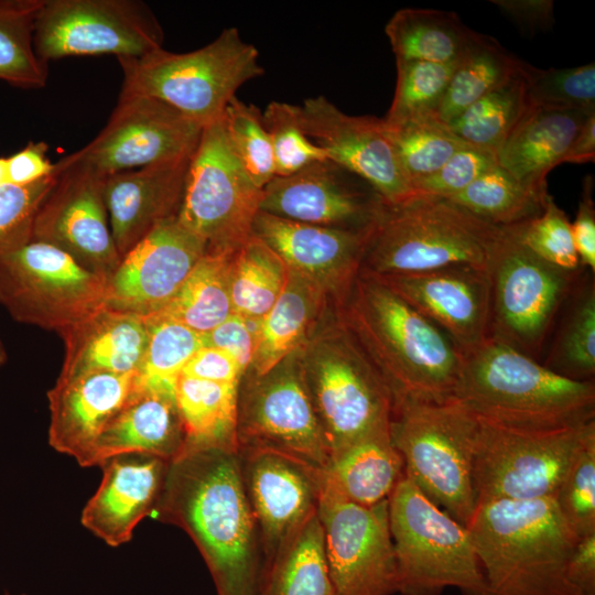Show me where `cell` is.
<instances>
[{
    "label": "cell",
    "mask_w": 595,
    "mask_h": 595,
    "mask_svg": "<svg viewBox=\"0 0 595 595\" xmlns=\"http://www.w3.org/2000/svg\"><path fill=\"white\" fill-rule=\"evenodd\" d=\"M298 351L331 456L390 425L391 390L334 304Z\"/></svg>",
    "instance_id": "5b68a950"
},
{
    "label": "cell",
    "mask_w": 595,
    "mask_h": 595,
    "mask_svg": "<svg viewBox=\"0 0 595 595\" xmlns=\"http://www.w3.org/2000/svg\"><path fill=\"white\" fill-rule=\"evenodd\" d=\"M504 228L540 259L565 270L580 269L571 223L552 196L540 215Z\"/></svg>",
    "instance_id": "681fc988"
},
{
    "label": "cell",
    "mask_w": 595,
    "mask_h": 595,
    "mask_svg": "<svg viewBox=\"0 0 595 595\" xmlns=\"http://www.w3.org/2000/svg\"><path fill=\"white\" fill-rule=\"evenodd\" d=\"M553 500L577 539L595 534V426L583 439Z\"/></svg>",
    "instance_id": "7dc6e473"
},
{
    "label": "cell",
    "mask_w": 595,
    "mask_h": 595,
    "mask_svg": "<svg viewBox=\"0 0 595 595\" xmlns=\"http://www.w3.org/2000/svg\"><path fill=\"white\" fill-rule=\"evenodd\" d=\"M206 250L177 215L161 221L106 280L104 305L141 317L162 312Z\"/></svg>",
    "instance_id": "ffe728a7"
},
{
    "label": "cell",
    "mask_w": 595,
    "mask_h": 595,
    "mask_svg": "<svg viewBox=\"0 0 595 595\" xmlns=\"http://www.w3.org/2000/svg\"><path fill=\"white\" fill-rule=\"evenodd\" d=\"M169 465L136 453L104 461L101 482L82 511L84 528L109 547L129 542L139 522L153 513Z\"/></svg>",
    "instance_id": "484cf974"
},
{
    "label": "cell",
    "mask_w": 595,
    "mask_h": 595,
    "mask_svg": "<svg viewBox=\"0 0 595 595\" xmlns=\"http://www.w3.org/2000/svg\"><path fill=\"white\" fill-rule=\"evenodd\" d=\"M262 121L271 140L275 176L291 175L327 159L326 152L302 130L295 105L271 101L262 111Z\"/></svg>",
    "instance_id": "f907efd6"
},
{
    "label": "cell",
    "mask_w": 595,
    "mask_h": 595,
    "mask_svg": "<svg viewBox=\"0 0 595 595\" xmlns=\"http://www.w3.org/2000/svg\"><path fill=\"white\" fill-rule=\"evenodd\" d=\"M257 327L258 321L232 313L209 333L202 335L203 344L229 354L245 375L253 359Z\"/></svg>",
    "instance_id": "db71d44e"
},
{
    "label": "cell",
    "mask_w": 595,
    "mask_h": 595,
    "mask_svg": "<svg viewBox=\"0 0 595 595\" xmlns=\"http://www.w3.org/2000/svg\"><path fill=\"white\" fill-rule=\"evenodd\" d=\"M238 386L178 377L175 398L186 435L183 452L199 448L238 451Z\"/></svg>",
    "instance_id": "d6a6232c"
},
{
    "label": "cell",
    "mask_w": 595,
    "mask_h": 595,
    "mask_svg": "<svg viewBox=\"0 0 595 595\" xmlns=\"http://www.w3.org/2000/svg\"><path fill=\"white\" fill-rule=\"evenodd\" d=\"M497 164L496 154L467 145L457 151L439 171L413 184L415 195L448 199Z\"/></svg>",
    "instance_id": "f5cc1de1"
},
{
    "label": "cell",
    "mask_w": 595,
    "mask_h": 595,
    "mask_svg": "<svg viewBox=\"0 0 595 595\" xmlns=\"http://www.w3.org/2000/svg\"><path fill=\"white\" fill-rule=\"evenodd\" d=\"M57 180V171L32 183L0 188V255L32 240L35 215Z\"/></svg>",
    "instance_id": "816d5d0a"
},
{
    "label": "cell",
    "mask_w": 595,
    "mask_h": 595,
    "mask_svg": "<svg viewBox=\"0 0 595 595\" xmlns=\"http://www.w3.org/2000/svg\"><path fill=\"white\" fill-rule=\"evenodd\" d=\"M594 426L592 421L572 429L531 432L478 418L473 465L477 502L553 498Z\"/></svg>",
    "instance_id": "5bb4252c"
},
{
    "label": "cell",
    "mask_w": 595,
    "mask_h": 595,
    "mask_svg": "<svg viewBox=\"0 0 595 595\" xmlns=\"http://www.w3.org/2000/svg\"><path fill=\"white\" fill-rule=\"evenodd\" d=\"M55 167L57 180L35 215L32 240L61 249L107 280L121 256L109 226L106 175L68 155Z\"/></svg>",
    "instance_id": "ac0fdd59"
},
{
    "label": "cell",
    "mask_w": 595,
    "mask_h": 595,
    "mask_svg": "<svg viewBox=\"0 0 595 595\" xmlns=\"http://www.w3.org/2000/svg\"><path fill=\"white\" fill-rule=\"evenodd\" d=\"M522 73L531 106L595 111L594 63L540 69L523 62Z\"/></svg>",
    "instance_id": "c3c4849f"
},
{
    "label": "cell",
    "mask_w": 595,
    "mask_h": 595,
    "mask_svg": "<svg viewBox=\"0 0 595 595\" xmlns=\"http://www.w3.org/2000/svg\"><path fill=\"white\" fill-rule=\"evenodd\" d=\"M257 595H335L317 513L263 567Z\"/></svg>",
    "instance_id": "e575fe53"
},
{
    "label": "cell",
    "mask_w": 595,
    "mask_h": 595,
    "mask_svg": "<svg viewBox=\"0 0 595 595\" xmlns=\"http://www.w3.org/2000/svg\"><path fill=\"white\" fill-rule=\"evenodd\" d=\"M386 126L412 188L415 182L439 171L457 151L470 145L436 117Z\"/></svg>",
    "instance_id": "ee69618b"
},
{
    "label": "cell",
    "mask_w": 595,
    "mask_h": 595,
    "mask_svg": "<svg viewBox=\"0 0 595 595\" xmlns=\"http://www.w3.org/2000/svg\"><path fill=\"white\" fill-rule=\"evenodd\" d=\"M499 230L445 198L415 195L397 205L385 202L368 229L360 271L387 275L462 264L487 269Z\"/></svg>",
    "instance_id": "8992f818"
},
{
    "label": "cell",
    "mask_w": 595,
    "mask_h": 595,
    "mask_svg": "<svg viewBox=\"0 0 595 595\" xmlns=\"http://www.w3.org/2000/svg\"><path fill=\"white\" fill-rule=\"evenodd\" d=\"M595 158V112L591 113L563 158L567 163L594 162Z\"/></svg>",
    "instance_id": "94428289"
},
{
    "label": "cell",
    "mask_w": 595,
    "mask_h": 595,
    "mask_svg": "<svg viewBox=\"0 0 595 595\" xmlns=\"http://www.w3.org/2000/svg\"><path fill=\"white\" fill-rule=\"evenodd\" d=\"M521 63L495 39L476 32L455 65L436 118L445 125L450 123L472 104L517 73Z\"/></svg>",
    "instance_id": "8d00e7d4"
},
{
    "label": "cell",
    "mask_w": 595,
    "mask_h": 595,
    "mask_svg": "<svg viewBox=\"0 0 595 595\" xmlns=\"http://www.w3.org/2000/svg\"><path fill=\"white\" fill-rule=\"evenodd\" d=\"M569 312L543 364L577 381H594L595 288L593 280L576 286Z\"/></svg>",
    "instance_id": "7bdbcfd3"
},
{
    "label": "cell",
    "mask_w": 595,
    "mask_h": 595,
    "mask_svg": "<svg viewBox=\"0 0 595 595\" xmlns=\"http://www.w3.org/2000/svg\"><path fill=\"white\" fill-rule=\"evenodd\" d=\"M376 277L445 333L461 354L489 336L488 269L462 264Z\"/></svg>",
    "instance_id": "603a6c76"
},
{
    "label": "cell",
    "mask_w": 595,
    "mask_h": 595,
    "mask_svg": "<svg viewBox=\"0 0 595 595\" xmlns=\"http://www.w3.org/2000/svg\"><path fill=\"white\" fill-rule=\"evenodd\" d=\"M8 360V353L3 342L0 338V368H2Z\"/></svg>",
    "instance_id": "be15d7a7"
},
{
    "label": "cell",
    "mask_w": 595,
    "mask_h": 595,
    "mask_svg": "<svg viewBox=\"0 0 595 595\" xmlns=\"http://www.w3.org/2000/svg\"><path fill=\"white\" fill-rule=\"evenodd\" d=\"M456 63L396 60V89L383 118L386 125L397 126L413 119L436 117Z\"/></svg>",
    "instance_id": "f6af8a7d"
},
{
    "label": "cell",
    "mask_w": 595,
    "mask_h": 595,
    "mask_svg": "<svg viewBox=\"0 0 595 595\" xmlns=\"http://www.w3.org/2000/svg\"><path fill=\"white\" fill-rule=\"evenodd\" d=\"M221 118L235 155L252 182L263 188L275 173L271 140L262 121V111L234 97Z\"/></svg>",
    "instance_id": "bcb514c9"
},
{
    "label": "cell",
    "mask_w": 595,
    "mask_h": 595,
    "mask_svg": "<svg viewBox=\"0 0 595 595\" xmlns=\"http://www.w3.org/2000/svg\"><path fill=\"white\" fill-rule=\"evenodd\" d=\"M336 307L390 388L393 403L454 399L463 363L461 351L379 278L359 271Z\"/></svg>",
    "instance_id": "7a4b0ae2"
},
{
    "label": "cell",
    "mask_w": 595,
    "mask_h": 595,
    "mask_svg": "<svg viewBox=\"0 0 595 595\" xmlns=\"http://www.w3.org/2000/svg\"><path fill=\"white\" fill-rule=\"evenodd\" d=\"M567 578L577 595H595V534L577 539L569 559Z\"/></svg>",
    "instance_id": "91938a15"
},
{
    "label": "cell",
    "mask_w": 595,
    "mask_h": 595,
    "mask_svg": "<svg viewBox=\"0 0 595 595\" xmlns=\"http://www.w3.org/2000/svg\"><path fill=\"white\" fill-rule=\"evenodd\" d=\"M147 344L134 385L175 392L191 357L204 346L203 336L164 313L144 317Z\"/></svg>",
    "instance_id": "60d3db41"
},
{
    "label": "cell",
    "mask_w": 595,
    "mask_h": 595,
    "mask_svg": "<svg viewBox=\"0 0 595 595\" xmlns=\"http://www.w3.org/2000/svg\"><path fill=\"white\" fill-rule=\"evenodd\" d=\"M522 63L517 73L447 123L459 139L497 155L530 106Z\"/></svg>",
    "instance_id": "ab89813d"
},
{
    "label": "cell",
    "mask_w": 595,
    "mask_h": 595,
    "mask_svg": "<svg viewBox=\"0 0 595 595\" xmlns=\"http://www.w3.org/2000/svg\"><path fill=\"white\" fill-rule=\"evenodd\" d=\"M487 269L489 337L537 359L556 314L576 286L580 269L570 271L540 259L505 228L490 248Z\"/></svg>",
    "instance_id": "30bf717a"
},
{
    "label": "cell",
    "mask_w": 595,
    "mask_h": 595,
    "mask_svg": "<svg viewBox=\"0 0 595 595\" xmlns=\"http://www.w3.org/2000/svg\"><path fill=\"white\" fill-rule=\"evenodd\" d=\"M261 198L262 188L230 148L223 118L206 125L190 160L180 221L206 251L235 253L252 235Z\"/></svg>",
    "instance_id": "8fae6325"
},
{
    "label": "cell",
    "mask_w": 595,
    "mask_h": 595,
    "mask_svg": "<svg viewBox=\"0 0 595 595\" xmlns=\"http://www.w3.org/2000/svg\"><path fill=\"white\" fill-rule=\"evenodd\" d=\"M163 41L155 15L136 0H43L33 33L46 64L78 55L141 57L162 48Z\"/></svg>",
    "instance_id": "9a60e30c"
},
{
    "label": "cell",
    "mask_w": 595,
    "mask_h": 595,
    "mask_svg": "<svg viewBox=\"0 0 595 595\" xmlns=\"http://www.w3.org/2000/svg\"><path fill=\"white\" fill-rule=\"evenodd\" d=\"M235 253L206 251L160 313L181 322L199 335L223 323L232 312L230 270Z\"/></svg>",
    "instance_id": "d590c367"
},
{
    "label": "cell",
    "mask_w": 595,
    "mask_h": 595,
    "mask_svg": "<svg viewBox=\"0 0 595 595\" xmlns=\"http://www.w3.org/2000/svg\"><path fill=\"white\" fill-rule=\"evenodd\" d=\"M238 450H268L324 469L331 451L306 388L299 351L238 386Z\"/></svg>",
    "instance_id": "4fadbf2b"
},
{
    "label": "cell",
    "mask_w": 595,
    "mask_h": 595,
    "mask_svg": "<svg viewBox=\"0 0 595 595\" xmlns=\"http://www.w3.org/2000/svg\"><path fill=\"white\" fill-rule=\"evenodd\" d=\"M58 335L65 345L60 376L137 374L147 344L144 317L106 305Z\"/></svg>",
    "instance_id": "f1b7e54d"
},
{
    "label": "cell",
    "mask_w": 595,
    "mask_h": 595,
    "mask_svg": "<svg viewBox=\"0 0 595 595\" xmlns=\"http://www.w3.org/2000/svg\"><path fill=\"white\" fill-rule=\"evenodd\" d=\"M47 144L30 142L7 159L8 183L24 186L41 181L55 171V163L46 158Z\"/></svg>",
    "instance_id": "6f0895ef"
},
{
    "label": "cell",
    "mask_w": 595,
    "mask_h": 595,
    "mask_svg": "<svg viewBox=\"0 0 595 595\" xmlns=\"http://www.w3.org/2000/svg\"><path fill=\"white\" fill-rule=\"evenodd\" d=\"M136 374L58 376L47 392L48 443L82 467H90L98 437L127 401Z\"/></svg>",
    "instance_id": "d4e9b609"
},
{
    "label": "cell",
    "mask_w": 595,
    "mask_h": 595,
    "mask_svg": "<svg viewBox=\"0 0 595 595\" xmlns=\"http://www.w3.org/2000/svg\"><path fill=\"white\" fill-rule=\"evenodd\" d=\"M593 177L584 178L578 209L573 224L572 236L580 264L595 271V204L593 199Z\"/></svg>",
    "instance_id": "9f6ffc18"
},
{
    "label": "cell",
    "mask_w": 595,
    "mask_h": 595,
    "mask_svg": "<svg viewBox=\"0 0 595 595\" xmlns=\"http://www.w3.org/2000/svg\"><path fill=\"white\" fill-rule=\"evenodd\" d=\"M331 304L316 284L289 269L284 291L258 321L256 350L247 371L264 374L296 351Z\"/></svg>",
    "instance_id": "1f68e13d"
},
{
    "label": "cell",
    "mask_w": 595,
    "mask_h": 595,
    "mask_svg": "<svg viewBox=\"0 0 595 595\" xmlns=\"http://www.w3.org/2000/svg\"><path fill=\"white\" fill-rule=\"evenodd\" d=\"M591 113L530 105L497 152V163L522 184L548 190L547 175L562 163Z\"/></svg>",
    "instance_id": "f546056e"
},
{
    "label": "cell",
    "mask_w": 595,
    "mask_h": 595,
    "mask_svg": "<svg viewBox=\"0 0 595 595\" xmlns=\"http://www.w3.org/2000/svg\"><path fill=\"white\" fill-rule=\"evenodd\" d=\"M368 229L317 226L260 210L252 235L272 248L290 270L316 284L337 306L360 271Z\"/></svg>",
    "instance_id": "cb8c5ba5"
},
{
    "label": "cell",
    "mask_w": 595,
    "mask_h": 595,
    "mask_svg": "<svg viewBox=\"0 0 595 595\" xmlns=\"http://www.w3.org/2000/svg\"><path fill=\"white\" fill-rule=\"evenodd\" d=\"M238 454L264 567L317 513L322 474L321 469L273 451L238 450Z\"/></svg>",
    "instance_id": "7402d4cb"
},
{
    "label": "cell",
    "mask_w": 595,
    "mask_h": 595,
    "mask_svg": "<svg viewBox=\"0 0 595 595\" xmlns=\"http://www.w3.org/2000/svg\"><path fill=\"white\" fill-rule=\"evenodd\" d=\"M385 32L396 60L442 64L457 62L476 33L454 12L416 8L397 11Z\"/></svg>",
    "instance_id": "836d02e7"
},
{
    "label": "cell",
    "mask_w": 595,
    "mask_h": 595,
    "mask_svg": "<svg viewBox=\"0 0 595 595\" xmlns=\"http://www.w3.org/2000/svg\"><path fill=\"white\" fill-rule=\"evenodd\" d=\"M191 158L106 175L109 226L121 258L158 224L178 214Z\"/></svg>",
    "instance_id": "4316f807"
},
{
    "label": "cell",
    "mask_w": 595,
    "mask_h": 595,
    "mask_svg": "<svg viewBox=\"0 0 595 595\" xmlns=\"http://www.w3.org/2000/svg\"><path fill=\"white\" fill-rule=\"evenodd\" d=\"M321 474L323 487L364 507L389 500L405 477L402 457L391 440L390 425L333 454Z\"/></svg>",
    "instance_id": "4dcf8cb0"
},
{
    "label": "cell",
    "mask_w": 595,
    "mask_h": 595,
    "mask_svg": "<svg viewBox=\"0 0 595 595\" xmlns=\"http://www.w3.org/2000/svg\"><path fill=\"white\" fill-rule=\"evenodd\" d=\"M295 111L306 137L327 159L367 182L386 203L415 196L383 119L347 115L324 96L295 105Z\"/></svg>",
    "instance_id": "d6986e66"
},
{
    "label": "cell",
    "mask_w": 595,
    "mask_h": 595,
    "mask_svg": "<svg viewBox=\"0 0 595 595\" xmlns=\"http://www.w3.org/2000/svg\"><path fill=\"white\" fill-rule=\"evenodd\" d=\"M491 2L528 33L545 30L553 23V1L551 0H494Z\"/></svg>",
    "instance_id": "680465c9"
},
{
    "label": "cell",
    "mask_w": 595,
    "mask_h": 595,
    "mask_svg": "<svg viewBox=\"0 0 595 595\" xmlns=\"http://www.w3.org/2000/svg\"><path fill=\"white\" fill-rule=\"evenodd\" d=\"M478 418L457 400L393 403L390 435L404 476L467 527L477 509L473 480Z\"/></svg>",
    "instance_id": "52a82bcc"
},
{
    "label": "cell",
    "mask_w": 595,
    "mask_h": 595,
    "mask_svg": "<svg viewBox=\"0 0 595 595\" xmlns=\"http://www.w3.org/2000/svg\"><path fill=\"white\" fill-rule=\"evenodd\" d=\"M181 375L205 381L238 385L244 372L226 351L203 346L191 357Z\"/></svg>",
    "instance_id": "11a10c76"
},
{
    "label": "cell",
    "mask_w": 595,
    "mask_h": 595,
    "mask_svg": "<svg viewBox=\"0 0 595 595\" xmlns=\"http://www.w3.org/2000/svg\"><path fill=\"white\" fill-rule=\"evenodd\" d=\"M106 279L45 242L0 255V303L17 322L57 334L104 305Z\"/></svg>",
    "instance_id": "7c38bea8"
},
{
    "label": "cell",
    "mask_w": 595,
    "mask_h": 595,
    "mask_svg": "<svg viewBox=\"0 0 595 595\" xmlns=\"http://www.w3.org/2000/svg\"><path fill=\"white\" fill-rule=\"evenodd\" d=\"M462 358L454 399L482 420L531 432L595 421L594 381L563 377L489 336Z\"/></svg>",
    "instance_id": "3957f363"
},
{
    "label": "cell",
    "mask_w": 595,
    "mask_h": 595,
    "mask_svg": "<svg viewBox=\"0 0 595 595\" xmlns=\"http://www.w3.org/2000/svg\"><path fill=\"white\" fill-rule=\"evenodd\" d=\"M467 528L487 595H577L567 578L577 538L552 497L480 502Z\"/></svg>",
    "instance_id": "277c9868"
},
{
    "label": "cell",
    "mask_w": 595,
    "mask_h": 595,
    "mask_svg": "<svg viewBox=\"0 0 595 595\" xmlns=\"http://www.w3.org/2000/svg\"><path fill=\"white\" fill-rule=\"evenodd\" d=\"M289 268L264 241L251 235L235 252L230 270L232 312L259 321L285 289Z\"/></svg>",
    "instance_id": "74e56055"
},
{
    "label": "cell",
    "mask_w": 595,
    "mask_h": 595,
    "mask_svg": "<svg viewBox=\"0 0 595 595\" xmlns=\"http://www.w3.org/2000/svg\"><path fill=\"white\" fill-rule=\"evenodd\" d=\"M3 595H26V594H11L9 592H6Z\"/></svg>",
    "instance_id": "e7e4bbea"
},
{
    "label": "cell",
    "mask_w": 595,
    "mask_h": 595,
    "mask_svg": "<svg viewBox=\"0 0 595 595\" xmlns=\"http://www.w3.org/2000/svg\"><path fill=\"white\" fill-rule=\"evenodd\" d=\"M551 195L515 178L498 163L448 201L493 226L510 227L542 213Z\"/></svg>",
    "instance_id": "f35d334b"
},
{
    "label": "cell",
    "mask_w": 595,
    "mask_h": 595,
    "mask_svg": "<svg viewBox=\"0 0 595 595\" xmlns=\"http://www.w3.org/2000/svg\"><path fill=\"white\" fill-rule=\"evenodd\" d=\"M317 516L335 595L397 593L388 500L364 507L322 486Z\"/></svg>",
    "instance_id": "e0dca14e"
},
{
    "label": "cell",
    "mask_w": 595,
    "mask_h": 595,
    "mask_svg": "<svg viewBox=\"0 0 595 595\" xmlns=\"http://www.w3.org/2000/svg\"><path fill=\"white\" fill-rule=\"evenodd\" d=\"M397 564V593L487 595L484 573L469 529L403 478L388 500Z\"/></svg>",
    "instance_id": "9c48e42d"
},
{
    "label": "cell",
    "mask_w": 595,
    "mask_h": 595,
    "mask_svg": "<svg viewBox=\"0 0 595 595\" xmlns=\"http://www.w3.org/2000/svg\"><path fill=\"white\" fill-rule=\"evenodd\" d=\"M203 128L158 98L120 94L106 126L68 156L109 175L192 156Z\"/></svg>",
    "instance_id": "2e32d148"
},
{
    "label": "cell",
    "mask_w": 595,
    "mask_h": 595,
    "mask_svg": "<svg viewBox=\"0 0 595 595\" xmlns=\"http://www.w3.org/2000/svg\"><path fill=\"white\" fill-rule=\"evenodd\" d=\"M43 0H0V80L22 88H41L47 64L36 54L34 23Z\"/></svg>",
    "instance_id": "b9f144b4"
},
{
    "label": "cell",
    "mask_w": 595,
    "mask_h": 595,
    "mask_svg": "<svg viewBox=\"0 0 595 595\" xmlns=\"http://www.w3.org/2000/svg\"><path fill=\"white\" fill-rule=\"evenodd\" d=\"M186 435L175 392L133 383L127 401L95 445L90 466L121 454H147L167 462L185 448Z\"/></svg>",
    "instance_id": "83f0119b"
},
{
    "label": "cell",
    "mask_w": 595,
    "mask_h": 595,
    "mask_svg": "<svg viewBox=\"0 0 595 595\" xmlns=\"http://www.w3.org/2000/svg\"><path fill=\"white\" fill-rule=\"evenodd\" d=\"M8 184L7 159L0 156V188Z\"/></svg>",
    "instance_id": "6125c7cd"
},
{
    "label": "cell",
    "mask_w": 595,
    "mask_h": 595,
    "mask_svg": "<svg viewBox=\"0 0 595 595\" xmlns=\"http://www.w3.org/2000/svg\"><path fill=\"white\" fill-rule=\"evenodd\" d=\"M117 60L123 73L120 94L158 98L203 127L223 116L239 87L263 74L258 50L236 28L192 52L162 47Z\"/></svg>",
    "instance_id": "ba28073f"
},
{
    "label": "cell",
    "mask_w": 595,
    "mask_h": 595,
    "mask_svg": "<svg viewBox=\"0 0 595 595\" xmlns=\"http://www.w3.org/2000/svg\"><path fill=\"white\" fill-rule=\"evenodd\" d=\"M153 513L193 540L217 595H257L263 554L238 451L183 452L170 462Z\"/></svg>",
    "instance_id": "6da1fadb"
},
{
    "label": "cell",
    "mask_w": 595,
    "mask_h": 595,
    "mask_svg": "<svg viewBox=\"0 0 595 595\" xmlns=\"http://www.w3.org/2000/svg\"><path fill=\"white\" fill-rule=\"evenodd\" d=\"M383 204L367 182L326 159L274 176L262 188L260 210L305 224L367 230Z\"/></svg>",
    "instance_id": "44dd1931"
}]
</instances>
